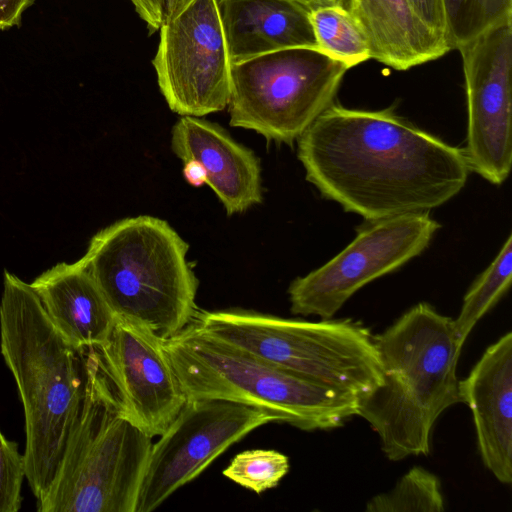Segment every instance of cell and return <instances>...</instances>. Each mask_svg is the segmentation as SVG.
I'll return each instance as SVG.
<instances>
[{
  "mask_svg": "<svg viewBox=\"0 0 512 512\" xmlns=\"http://www.w3.org/2000/svg\"><path fill=\"white\" fill-rule=\"evenodd\" d=\"M348 8L363 29L370 59L395 70H408L451 50L410 0H350Z\"/></svg>",
  "mask_w": 512,
  "mask_h": 512,
  "instance_id": "obj_18",
  "label": "cell"
},
{
  "mask_svg": "<svg viewBox=\"0 0 512 512\" xmlns=\"http://www.w3.org/2000/svg\"><path fill=\"white\" fill-rule=\"evenodd\" d=\"M164 345L187 399H218L270 411L304 431L337 428L358 414V397L279 369L192 324Z\"/></svg>",
  "mask_w": 512,
  "mask_h": 512,
  "instance_id": "obj_7",
  "label": "cell"
},
{
  "mask_svg": "<svg viewBox=\"0 0 512 512\" xmlns=\"http://www.w3.org/2000/svg\"><path fill=\"white\" fill-rule=\"evenodd\" d=\"M192 325L279 369L359 400L383 381L374 335L351 318L307 321L244 309L198 310Z\"/></svg>",
  "mask_w": 512,
  "mask_h": 512,
  "instance_id": "obj_5",
  "label": "cell"
},
{
  "mask_svg": "<svg viewBox=\"0 0 512 512\" xmlns=\"http://www.w3.org/2000/svg\"><path fill=\"white\" fill-rule=\"evenodd\" d=\"M171 149L183 162L193 160L206 174V184L231 215L261 203L258 158L222 127L193 116H181L172 128Z\"/></svg>",
  "mask_w": 512,
  "mask_h": 512,
  "instance_id": "obj_15",
  "label": "cell"
},
{
  "mask_svg": "<svg viewBox=\"0 0 512 512\" xmlns=\"http://www.w3.org/2000/svg\"><path fill=\"white\" fill-rule=\"evenodd\" d=\"M453 319L420 302L374 336L382 384L359 400L358 414L378 434L391 461L428 455L440 415L460 403L462 350Z\"/></svg>",
  "mask_w": 512,
  "mask_h": 512,
  "instance_id": "obj_3",
  "label": "cell"
},
{
  "mask_svg": "<svg viewBox=\"0 0 512 512\" xmlns=\"http://www.w3.org/2000/svg\"><path fill=\"white\" fill-rule=\"evenodd\" d=\"M152 63L173 112L201 117L225 109L232 62L216 0H183L159 28Z\"/></svg>",
  "mask_w": 512,
  "mask_h": 512,
  "instance_id": "obj_10",
  "label": "cell"
},
{
  "mask_svg": "<svg viewBox=\"0 0 512 512\" xmlns=\"http://www.w3.org/2000/svg\"><path fill=\"white\" fill-rule=\"evenodd\" d=\"M470 171L501 185L512 165V18L461 45Z\"/></svg>",
  "mask_w": 512,
  "mask_h": 512,
  "instance_id": "obj_12",
  "label": "cell"
},
{
  "mask_svg": "<svg viewBox=\"0 0 512 512\" xmlns=\"http://www.w3.org/2000/svg\"><path fill=\"white\" fill-rule=\"evenodd\" d=\"M461 402L470 408L485 467L502 484L512 482V333L482 354L464 380Z\"/></svg>",
  "mask_w": 512,
  "mask_h": 512,
  "instance_id": "obj_14",
  "label": "cell"
},
{
  "mask_svg": "<svg viewBox=\"0 0 512 512\" xmlns=\"http://www.w3.org/2000/svg\"><path fill=\"white\" fill-rule=\"evenodd\" d=\"M183 0H163V21L166 19Z\"/></svg>",
  "mask_w": 512,
  "mask_h": 512,
  "instance_id": "obj_30",
  "label": "cell"
},
{
  "mask_svg": "<svg viewBox=\"0 0 512 512\" xmlns=\"http://www.w3.org/2000/svg\"><path fill=\"white\" fill-rule=\"evenodd\" d=\"M188 249L165 220L142 215L99 231L78 262L116 317L143 324L165 341L193 323L198 312V280Z\"/></svg>",
  "mask_w": 512,
  "mask_h": 512,
  "instance_id": "obj_4",
  "label": "cell"
},
{
  "mask_svg": "<svg viewBox=\"0 0 512 512\" xmlns=\"http://www.w3.org/2000/svg\"><path fill=\"white\" fill-rule=\"evenodd\" d=\"M289 471L286 455L269 449H252L237 454L223 475L238 485L261 494L276 487Z\"/></svg>",
  "mask_w": 512,
  "mask_h": 512,
  "instance_id": "obj_23",
  "label": "cell"
},
{
  "mask_svg": "<svg viewBox=\"0 0 512 512\" xmlns=\"http://www.w3.org/2000/svg\"><path fill=\"white\" fill-rule=\"evenodd\" d=\"M0 349L25 416V478L40 501L60 466L85 384L83 350L52 324L31 285L5 270Z\"/></svg>",
  "mask_w": 512,
  "mask_h": 512,
  "instance_id": "obj_2",
  "label": "cell"
},
{
  "mask_svg": "<svg viewBox=\"0 0 512 512\" xmlns=\"http://www.w3.org/2000/svg\"><path fill=\"white\" fill-rule=\"evenodd\" d=\"M367 512H443L445 500L439 478L420 466L411 468L387 492L371 498Z\"/></svg>",
  "mask_w": 512,
  "mask_h": 512,
  "instance_id": "obj_21",
  "label": "cell"
},
{
  "mask_svg": "<svg viewBox=\"0 0 512 512\" xmlns=\"http://www.w3.org/2000/svg\"><path fill=\"white\" fill-rule=\"evenodd\" d=\"M306 180L366 221L429 211L470 172L464 150L397 115L333 103L297 139Z\"/></svg>",
  "mask_w": 512,
  "mask_h": 512,
  "instance_id": "obj_1",
  "label": "cell"
},
{
  "mask_svg": "<svg viewBox=\"0 0 512 512\" xmlns=\"http://www.w3.org/2000/svg\"><path fill=\"white\" fill-rule=\"evenodd\" d=\"M440 226L429 211L367 221L336 256L291 282V312L332 318L363 286L420 255Z\"/></svg>",
  "mask_w": 512,
  "mask_h": 512,
  "instance_id": "obj_9",
  "label": "cell"
},
{
  "mask_svg": "<svg viewBox=\"0 0 512 512\" xmlns=\"http://www.w3.org/2000/svg\"><path fill=\"white\" fill-rule=\"evenodd\" d=\"M420 17L445 36V17L442 0H410Z\"/></svg>",
  "mask_w": 512,
  "mask_h": 512,
  "instance_id": "obj_25",
  "label": "cell"
},
{
  "mask_svg": "<svg viewBox=\"0 0 512 512\" xmlns=\"http://www.w3.org/2000/svg\"><path fill=\"white\" fill-rule=\"evenodd\" d=\"M311 21L318 48L349 68L370 59L366 36L359 22L341 5L311 9Z\"/></svg>",
  "mask_w": 512,
  "mask_h": 512,
  "instance_id": "obj_20",
  "label": "cell"
},
{
  "mask_svg": "<svg viewBox=\"0 0 512 512\" xmlns=\"http://www.w3.org/2000/svg\"><path fill=\"white\" fill-rule=\"evenodd\" d=\"M298 1L305 4L310 9H314L316 7L326 6V5H341V6L348 8L350 0H298Z\"/></svg>",
  "mask_w": 512,
  "mask_h": 512,
  "instance_id": "obj_29",
  "label": "cell"
},
{
  "mask_svg": "<svg viewBox=\"0 0 512 512\" xmlns=\"http://www.w3.org/2000/svg\"><path fill=\"white\" fill-rule=\"evenodd\" d=\"M512 280V237L509 235L491 264L476 278L466 292L453 329L463 347L477 322L508 291Z\"/></svg>",
  "mask_w": 512,
  "mask_h": 512,
  "instance_id": "obj_19",
  "label": "cell"
},
{
  "mask_svg": "<svg viewBox=\"0 0 512 512\" xmlns=\"http://www.w3.org/2000/svg\"><path fill=\"white\" fill-rule=\"evenodd\" d=\"M349 69L315 47L285 48L233 63L230 125L292 144L334 103Z\"/></svg>",
  "mask_w": 512,
  "mask_h": 512,
  "instance_id": "obj_8",
  "label": "cell"
},
{
  "mask_svg": "<svg viewBox=\"0 0 512 512\" xmlns=\"http://www.w3.org/2000/svg\"><path fill=\"white\" fill-rule=\"evenodd\" d=\"M24 478V456L19 452L18 444L8 440L0 430V512L20 510Z\"/></svg>",
  "mask_w": 512,
  "mask_h": 512,
  "instance_id": "obj_24",
  "label": "cell"
},
{
  "mask_svg": "<svg viewBox=\"0 0 512 512\" xmlns=\"http://www.w3.org/2000/svg\"><path fill=\"white\" fill-rule=\"evenodd\" d=\"M152 34L163 22V0H129Z\"/></svg>",
  "mask_w": 512,
  "mask_h": 512,
  "instance_id": "obj_26",
  "label": "cell"
},
{
  "mask_svg": "<svg viewBox=\"0 0 512 512\" xmlns=\"http://www.w3.org/2000/svg\"><path fill=\"white\" fill-rule=\"evenodd\" d=\"M78 417L38 512H136L152 439L117 411L94 349L83 350Z\"/></svg>",
  "mask_w": 512,
  "mask_h": 512,
  "instance_id": "obj_6",
  "label": "cell"
},
{
  "mask_svg": "<svg viewBox=\"0 0 512 512\" xmlns=\"http://www.w3.org/2000/svg\"><path fill=\"white\" fill-rule=\"evenodd\" d=\"M35 0H0V30L20 23L22 14Z\"/></svg>",
  "mask_w": 512,
  "mask_h": 512,
  "instance_id": "obj_27",
  "label": "cell"
},
{
  "mask_svg": "<svg viewBox=\"0 0 512 512\" xmlns=\"http://www.w3.org/2000/svg\"><path fill=\"white\" fill-rule=\"evenodd\" d=\"M445 38L450 49L512 18V0H442Z\"/></svg>",
  "mask_w": 512,
  "mask_h": 512,
  "instance_id": "obj_22",
  "label": "cell"
},
{
  "mask_svg": "<svg viewBox=\"0 0 512 512\" xmlns=\"http://www.w3.org/2000/svg\"><path fill=\"white\" fill-rule=\"evenodd\" d=\"M92 348L118 413L151 438L163 434L187 400L164 340L116 317L107 339Z\"/></svg>",
  "mask_w": 512,
  "mask_h": 512,
  "instance_id": "obj_13",
  "label": "cell"
},
{
  "mask_svg": "<svg viewBox=\"0 0 512 512\" xmlns=\"http://www.w3.org/2000/svg\"><path fill=\"white\" fill-rule=\"evenodd\" d=\"M30 285L52 324L75 348L98 347L107 339L116 316L78 261L59 263Z\"/></svg>",
  "mask_w": 512,
  "mask_h": 512,
  "instance_id": "obj_17",
  "label": "cell"
},
{
  "mask_svg": "<svg viewBox=\"0 0 512 512\" xmlns=\"http://www.w3.org/2000/svg\"><path fill=\"white\" fill-rule=\"evenodd\" d=\"M183 174L186 181L194 186L200 187L206 183V174L200 164L193 160L184 162Z\"/></svg>",
  "mask_w": 512,
  "mask_h": 512,
  "instance_id": "obj_28",
  "label": "cell"
},
{
  "mask_svg": "<svg viewBox=\"0 0 512 512\" xmlns=\"http://www.w3.org/2000/svg\"><path fill=\"white\" fill-rule=\"evenodd\" d=\"M230 60L318 43L311 9L298 0H216Z\"/></svg>",
  "mask_w": 512,
  "mask_h": 512,
  "instance_id": "obj_16",
  "label": "cell"
},
{
  "mask_svg": "<svg viewBox=\"0 0 512 512\" xmlns=\"http://www.w3.org/2000/svg\"><path fill=\"white\" fill-rule=\"evenodd\" d=\"M281 422L270 411L218 399H187L152 444L136 512H150L256 428Z\"/></svg>",
  "mask_w": 512,
  "mask_h": 512,
  "instance_id": "obj_11",
  "label": "cell"
}]
</instances>
